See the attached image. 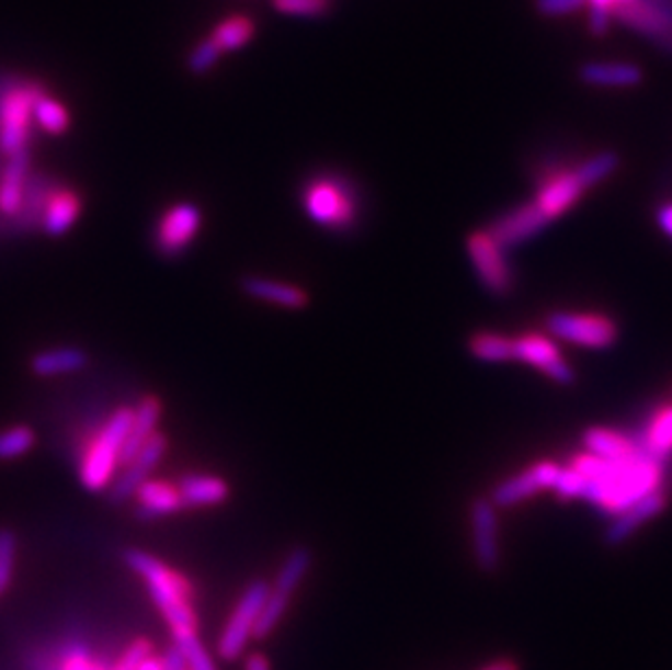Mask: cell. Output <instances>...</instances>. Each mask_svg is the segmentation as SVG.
Returning <instances> with one entry per match:
<instances>
[{
    "instance_id": "22",
    "label": "cell",
    "mask_w": 672,
    "mask_h": 670,
    "mask_svg": "<svg viewBox=\"0 0 672 670\" xmlns=\"http://www.w3.org/2000/svg\"><path fill=\"white\" fill-rule=\"evenodd\" d=\"M583 190L585 188L579 183L574 172L559 174L542 188L536 203H538L539 209L553 220V218L561 216L570 205H574L579 201V196L583 194Z\"/></svg>"
},
{
    "instance_id": "9",
    "label": "cell",
    "mask_w": 672,
    "mask_h": 670,
    "mask_svg": "<svg viewBox=\"0 0 672 670\" xmlns=\"http://www.w3.org/2000/svg\"><path fill=\"white\" fill-rule=\"evenodd\" d=\"M561 468L553 462H542L532 468H527L525 473L505 479L503 484L494 486V490L490 492V501L499 508V510H508L514 508L532 497L539 495L542 490H553L555 481L559 477Z\"/></svg>"
},
{
    "instance_id": "6",
    "label": "cell",
    "mask_w": 672,
    "mask_h": 670,
    "mask_svg": "<svg viewBox=\"0 0 672 670\" xmlns=\"http://www.w3.org/2000/svg\"><path fill=\"white\" fill-rule=\"evenodd\" d=\"M269 594L270 586L266 581H262V579L253 581L244 590V594H242V599H240V603H238V607H236L231 621L227 623L225 634H223V638L218 643V654L225 660L234 662L247 649V643L253 638L255 621H258V616L262 612V605H264Z\"/></svg>"
},
{
    "instance_id": "36",
    "label": "cell",
    "mask_w": 672,
    "mask_h": 670,
    "mask_svg": "<svg viewBox=\"0 0 672 670\" xmlns=\"http://www.w3.org/2000/svg\"><path fill=\"white\" fill-rule=\"evenodd\" d=\"M15 534L9 530H0V592L9 588L13 559H15Z\"/></svg>"
},
{
    "instance_id": "18",
    "label": "cell",
    "mask_w": 672,
    "mask_h": 670,
    "mask_svg": "<svg viewBox=\"0 0 672 670\" xmlns=\"http://www.w3.org/2000/svg\"><path fill=\"white\" fill-rule=\"evenodd\" d=\"M29 177V150L9 155V161L0 177V212L4 216H15L22 207Z\"/></svg>"
},
{
    "instance_id": "14",
    "label": "cell",
    "mask_w": 672,
    "mask_h": 670,
    "mask_svg": "<svg viewBox=\"0 0 672 670\" xmlns=\"http://www.w3.org/2000/svg\"><path fill=\"white\" fill-rule=\"evenodd\" d=\"M514 360L532 364L559 386H574L577 375L572 366L559 355L557 347L542 336H523L514 340Z\"/></svg>"
},
{
    "instance_id": "42",
    "label": "cell",
    "mask_w": 672,
    "mask_h": 670,
    "mask_svg": "<svg viewBox=\"0 0 672 670\" xmlns=\"http://www.w3.org/2000/svg\"><path fill=\"white\" fill-rule=\"evenodd\" d=\"M658 223L660 227L672 236V205H664L660 212H658Z\"/></svg>"
},
{
    "instance_id": "5",
    "label": "cell",
    "mask_w": 672,
    "mask_h": 670,
    "mask_svg": "<svg viewBox=\"0 0 672 670\" xmlns=\"http://www.w3.org/2000/svg\"><path fill=\"white\" fill-rule=\"evenodd\" d=\"M546 327L553 336L594 351L612 349L618 340V329L610 318L583 316L570 311H555L548 316Z\"/></svg>"
},
{
    "instance_id": "37",
    "label": "cell",
    "mask_w": 672,
    "mask_h": 670,
    "mask_svg": "<svg viewBox=\"0 0 672 670\" xmlns=\"http://www.w3.org/2000/svg\"><path fill=\"white\" fill-rule=\"evenodd\" d=\"M281 13L289 15H320L329 9V0H272Z\"/></svg>"
},
{
    "instance_id": "31",
    "label": "cell",
    "mask_w": 672,
    "mask_h": 670,
    "mask_svg": "<svg viewBox=\"0 0 672 670\" xmlns=\"http://www.w3.org/2000/svg\"><path fill=\"white\" fill-rule=\"evenodd\" d=\"M287 605H289V597L287 594H281L276 590H270L264 605H262V612L255 621V629H253V636L258 640L262 638H269L270 634L276 629V625L281 623L283 614L287 612Z\"/></svg>"
},
{
    "instance_id": "17",
    "label": "cell",
    "mask_w": 672,
    "mask_h": 670,
    "mask_svg": "<svg viewBox=\"0 0 672 670\" xmlns=\"http://www.w3.org/2000/svg\"><path fill=\"white\" fill-rule=\"evenodd\" d=\"M81 205L83 203H81L77 192H72V190H53L48 194L46 207L42 212L44 234H48L53 238L66 236L72 229V225L79 220Z\"/></svg>"
},
{
    "instance_id": "1",
    "label": "cell",
    "mask_w": 672,
    "mask_h": 670,
    "mask_svg": "<svg viewBox=\"0 0 672 670\" xmlns=\"http://www.w3.org/2000/svg\"><path fill=\"white\" fill-rule=\"evenodd\" d=\"M662 466L664 459L649 448L645 438L631 457L599 459L590 455L572 468H561L553 490L561 499H585L610 514H618L660 488Z\"/></svg>"
},
{
    "instance_id": "13",
    "label": "cell",
    "mask_w": 672,
    "mask_h": 670,
    "mask_svg": "<svg viewBox=\"0 0 672 670\" xmlns=\"http://www.w3.org/2000/svg\"><path fill=\"white\" fill-rule=\"evenodd\" d=\"M667 503H669V499L660 488L649 492L640 501L631 503L629 508L618 512L616 519L612 521V525L603 532V544L610 546V548L623 546L629 537L636 536L649 521L660 516L667 510Z\"/></svg>"
},
{
    "instance_id": "25",
    "label": "cell",
    "mask_w": 672,
    "mask_h": 670,
    "mask_svg": "<svg viewBox=\"0 0 672 670\" xmlns=\"http://www.w3.org/2000/svg\"><path fill=\"white\" fill-rule=\"evenodd\" d=\"M583 444L588 453L599 459H625L638 451V444L631 442L629 438L601 427L583 431Z\"/></svg>"
},
{
    "instance_id": "28",
    "label": "cell",
    "mask_w": 672,
    "mask_h": 670,
    "mask_svg": "<svg viewBox=\"0 0 672 670\" xmlns=\"http://www.w3.org/2000/svg\"><path fill=\"white\" fill-rule=\"evenodd\" d=\"M33 118L39 125L42 132L50 135L66 134L68 127H70V114H68L66 105H61L59 101H55V99H50L46 94H42L35 101Z\"/></svg>"
},
{
    "instance_id": "23",
    "label": "cell",
    "mask_w": 672,
    "mask_h": 670,
    "mask_svg": "<svg viewBox=\"0 0 672 670\" xmlns=\"http://www.w3.org/2000/svg\"><path fill=\"white\" fill-rule=\"evenodd\" d=\"M179 492L185 508L218 506L229 499V486L214 475H192L179 484Z\"/></svg>"
},
{
    "instance_id": "8",
    "label": "cell",
    "mask_w": 672,
    "mask_h": 670,
    "mask_svg": "<svg viewBox=\"0 0 672 670\" xmlns=\"http://www.w3.org/2000/svg\"><path fill=\"white\" fill-rule=\"evenodd\" d=\"M468 255L472 260V266L477 270L481 283L494 296H508L512 292L514 279L508 269L503 251L486 231L472 234L468 238Z\"/></svg>"
},
{
    "instance_id": "2",
    "label": "cell",
    "mask_w": 672,
    "mask_h": 670,
    "mask_svg": "<svg viewBox=\"0 0 672 670\" xmlns=\"http://www.w3.org/2000/svg\"><path fill=\"white\" fill-rule=\"evenodd\" d=\"M125 561L129 568H134L135 572L144 577L155 605L161 610L172 632H194L196 629V616L187 603L190 583L179 572L170 570L157 557L144 550H137V548L125 550Z\"/></svg>"
},
{
    "instance_id": "10",
    "label": "cell",
    "mask_w": 672,
    "mask_h": 670,
    "mask_svg": "<svg viewBox=\"0 0 672 670\" xmlns=\"http://www.w3.org/2000/svg\"><path fill=\"white\" fill-rule=\"evenodd\" d=\"M550 218L539 209L538 203H527L501 218H497L488 227V236L501 247V251L516 249L519 245L536 238L539 231L548 227Z\"/></svg>"
},
{
    "instance_id": "20",
    "label": "cell",
    "mask_w": 672,
    "mask_h": 670,
    "mask_svg": "<svg viewBox=\"0 0 672 670\" xmlns=\"http://www.w3.org/2000/svg\"><path fill=\"white\" fill-rule=\"evenodd\" d=\"M161 418V401L157 397H144L135 407L134 422L129 429V435L123 446L121 464L127 466L139 448L157 433V422Z\"/></svg>"
},
{
    "instance_id": "43",
    "label": "cell",
    "mask_w": 672,
    "mask_h": 670,
    "mask_svg": "<svg viewBox=\"0 0 672 670\" xmlns=\"http://www.w3.org/2000/svg\"><path fill=\"white\" fill-rule=\"evenodd\" d=\"M247 670H270L269 660L262 654H251L247 658Z\"/></svg>"
},
{
    "instance_id": "40",
    "label": "cell",
    "mask_w": 672,
    "mask_h": 670,
    "mask_svg": "<svg viewBox=\"0 0 672 670\" xmlns=\"http://www.w3.org/2000/svg\"><path fill=\"white\" fill-rule=\"evenodd\" d=\"M161 662H163V670H187V662H185V658H183V654L176 645L168 649V654Z\"/></svg>"
},
{
    "instance_id": "41",
    "label": "cell",
    "mask_w": 672,
    "mask_h": 670,
    "mask_svg": "<svg viewBox=\"0 0 672 670\" xmlns=\"http://www.w3.org/2000/svg\"><path fill=\"white\" fill-rule=\"evenodd\" d=\"M588 4H590V13L610 15V13L618 11V2L616 0H588Z\"/></svg>"
},
{
    "instance_id": "29",
    "label": "cell",
    "mask_w": 672,
    "mask_h": 670,
    "mask_svg": "<svg viewBox=\"0 0 672 670\" xmlns=\"http://www.w3.org/2000/svg\"><path fill=\"white\" fill-rule=\"evenodd\" d=\"M620 166V157L614 150H603L594 157H590L588 161H583L574 172V177L579 179V183L588 190L601 181H605L607 177H612Z\"/></svg>"
},
{
    "instance_id": "4",
    "label": "cell",
    "mask_w": 672,
    "mask_h": 670,
    "mask_svg": "<svg viewBox=\"0 0 672 670\" xmlns=\"http://www.w3.org/2000/svg\"><path fill=\"white\" fill-rule=\"evenodd\" d=\"M42 86L18 83L0 96V150L7 155L26 148L29 127L33 121L35 101L42 96Z\"/></svg>"
},
{
    "instance_id": "45",
    "label": "cell",
    "mask_w": 672,
    "mask_h": 670,
    "mask_svg": "<svg viewBox=\"0 0 672 670\" xmlns=\"http://www.w3.org/2000/svg\"><path fill=\"white\" fill-rule=\"evenodd\" d=\"M481 670H521L519 669V665L516 662H512V660H497V662H492V665H488V667H483Z\"/></svg>"
},
{
    "instance_id": "38",
    "label": "cell",
    "mask_w": 672,
    "mask_h": 670,
    "mask_svg": "<svg viewBox=\"0 0 672 670\" xmlns=\"http://www.w3.org/2000/svg\"><path fill=\"white\" fill-rule=\"evenodd\" d=\"M585 4L588 0H536V7L544 15H566L583 9Z\"/></svg>"
},
{
    "instance_id": "3",
    "label": "cell",
    "mask_w": 672,
    "mask_h": 670,
    "mask_svg": "<svg viewBox=\"0 0 672 670\" xmlns=\"http://www.w3.org/2000/svg\"><path fill=\"white\" fill-rule=\"evenodd\" d=\"M134 407L116 409L96 438L86 446L79 479L90 492H103L112 486L116 468L121 466V455L125 440L134 422Z\"/></svg>"
},
{
    "instance_id": "7",
    "label": "cell",
    "mask_w": 672,
    "mask_h": 670,
    "mask_svg": "<svg viewBox=\"0 0 672 670\" xmlns=\"http://www.w3.org/2000/svg\"><path fill=\"white\" fill-rule=\"evenodd\" d=\"M470 534L477 568L486 575L499 572L503 559L499 537V508L488 497H477L470 503Z\"/></svg>"
},
{
    "instance_id": "15",
    "label": "cell",
    "mask_w": 672,
    "mask_h": 670,
    "mask_svg": "<svg viewBox=\"0 0 672 670\" xmlns=\"http://www.w3.org/2000/svg\"><path fill=\"white\" fill-rule=\"evenodd\" d=\"M135 499H137L135 514L141 521L161 519V516L174 514V512L185 508L183 499H181V492H179V486H170L166 481H150V479H146L135 490Z\"/></svg>"
},
{
    "instance_id": "33",
    "label": "cell",
    "mask_w": 672,
    "mask_h": 670,
    "mask_svg": "<svg viewBox=\"0 0 672 670\" xmlns=\"http://www.w3.org/2000/svg\"><path fill=\"white\" fill-rule=\"evenodd\" d=\"M174 645L181 649L187 670H218L194 632H174Z\"/></svg>"
},
{
    "instance_id": "32",
    "label": "cell",
    "mask_w": 672,
    "mask_h": 670,
    "mask_svg": "<svg viewBox=\"0 0 672 670\" xmlns=\"http://www.w3.org/2000/svg\"><path fill=\"white\" fill-rule=\"evenodd\" d=\"M35 446V431L26 424H18L0 431V459H15Z\"/></svg>"
},
{
    "instance_id": "46",
    "label": "cell",
    "mask_w": 672,
    "mask_h": 670,
    "mask_svg": "<svg viewBox=\"0 0 672 670\" xmlns=\"http://www.w3.org/2000/svg\"><path fill=\"white\" fill-rule=\"evenodd\" d=\"M137 670H163V662H161V660H150V658H146Z\"/></svg>"
},
{
    "instance_id": "21",
    "label": "cell",
    "mask_w": 672,
    "mask_h": 670,
    "mask_svg": "<svg viewBox=\"0 0 672 670\" xmlns=\"http://www.w3.org/2000/svg\"><path fill=\"white\" fill-rule=\"evenodd\" d=\"M88 353L79 347H59V349H48L37 353L31 360V371L37 377H59V375H70L79 373L88 366Z\"/></svg>"
},
{
    "instance_id": "12",
    "label": "cell",
    "mask_w": 672,
    "mask_h": 670,
    "mask_svg": "<svg viewBox=\"0 0 672 670\" xmlns=\"http://www.w3.org/2000/svg\"><path fill=\"white\" fill-rule=\"evenodd\" d=\"M168 448V440L163 433H155L135 455L134 459L127 464L125 473L121 477H116L110 486V501L114 506L118 503H127L129 499H134L135 490L148 479V475L152 473V468L161 462V457L166 455Z\"/></svg>"
},
{
    "instance_id": "35",
    "label": "cell",
    "mask_w": 672,
    "mask_h": 670,
    "mask_svg": "<svg viewBox=\"0 0 672 670\" xmlns=\"http://www.w3.org/2000/svg\"><path fill=\"white\" fill-rule=\"evenodd\" d=\"M223 53L218 50V46L205 37L201 44L194 46V50L190 53L187 57V68L194 72V75H205L207 70H212L218 61H220Z\"/></svg>"
},
{
    "instance_id": "39",
    "label": "cell",
    "mask_w": 672,
    "mask_h": 670,
    "mask_svg": "<svg viewBox=\"0 0 672 670\" xmlns=\"http://www.w3.org/2000/svg\"><path fill=\"white\" fill-rule=\"evenodd\" d=\"M150 654V643L148 640H137L134 647L118 660L116 669L114 670H137L139 665L148 658Z\"/></svg>"
},
{
    "instance_id": "16",
    "label": "cell",
    "mask_w": 672,
    "mask_h": 670,
    "mask_svg": "<svg viewBox=\"0 0 672 670\" xmlns=\"http://www.w3.org/2000/svg\"><path fill=\"white\" fill-rule=\"evenodd\" d=\"M305 205H307L309 216L320 225L342 227L351 218V207H349L346 198L342 196V192L335 185H331L327 181L309 188Z\"/></svg>"
},
{
    "instance_id": "34",
    "label": "cell",
    "mask_w": 672,
    "mask_h": 670,
    "mask_svg": "<svg viewBox=\"0 0 672 670\" xmlns=\"http://www.w3.org/2000/svg\"><path fill=\"white\" fill-rule=\"evenodd\" d=\"M647 444L649 448L662 457L664 462L671 457L672 453V407H669L667 411H662L658 416V420L653 422L651 431L647 433Z\"/></svg>"
},
{
    "instance_id": "30",
    "label": "cell",
    "mask_w": 672,
    "mask_h": 670,
    "mask_svg": "<svg viewBox=\"0 0 672 670\" xmlns=\"http://www.w3.org/2000/svg\"><path fill=\"white\" fill-rule=\"evenodd\" d=\"M470 353L481 362H508L514 360V340L499 333H477L470 340Z\"/></svg>"
},
{
    "instance_id": "27",
    "label": "cell",
    "mask_w": 672,
    "mask_h": 670,
    "mask_svg": "<svg viewBox=\"0 0 672 670\" xmlns=\"http://www.w3.org/2000/svg\"><path fill=\"white\" fill-rule=\"evenodd\" d=\"M311 559H314V553H311L307 546H296V548H292V550L287 553L283 566H281L278 572H276V579H274V588H272V590L292 597V594L296 592V588L300 586V581L305 579V575L309 572Z\"/></svg>"
},
{
    "instance_id": "26",
    "label": "cell",
    "mask_w": 672,
    "mask_h": 670,
    "mask_svg": "<svg viewBox=\"0 0 672 670\" xmlns=\"http://www.w3.org/2000/svg\"><path fill=\"white\" fill-rule=\"evenodd\" d=\"M581 79L599 88H631L642 81V70L634 64H588Z\"/></svg>"
},
{
    "instance_id": "44",
    "label": "cell",
    "mask_w": 672,
    "mask_h": 670,
    "mask_svg": "<svg viewBox=\"0 0 672 670\" xmlns=\"http://www.w3.org/2000/svg\"><path fill=\"white\" fill-rule=\"evenodd\" d=\"M66 670H96L88 660H86V656H81V654H75L72 658H70V662H68V669Z\"/></svg>"
},
{
    "instance_id": "19",
    "label": "cell",
    "mask_w": 672,
    "mask_h": 670,
    "mask_svg": "<svg viewBox=\"0 0 672 670\" xmlns=\"http://www.w3.org/2000/svg\"><path fill=\"white\" fill-rule=\"evenodd\" d=\"M240 285L249 296L285 307V309H303L309 303L307 294L300 287L283 283V281L266 279V276H244Z\"/></svg>"
},
{
    "instance_id": "24",
    "label": "cell",
    "mask_w": 672,
    "mask_h": 670,
    "mask_svg": "<svg viewBox=\"0 0 672 670\" xmlns=\"http://www.w3.org/2000/svg\"><path fill=\"white\" fill-rule=\"evenodd\" d=\"M255 33H258V24L251 15L231 13L214 26V31L209 33V39L225 55V53H234V50L244 48L255 37Z\"/></svg>"
},
{
    "instance_id": "47",
    "label": "cell",
    "mask_w": 672,
    "mask_h": 670,
    "mask_svg": "<svg viewBox=\"0 0 672 670\" xmlns=\"http://www.w3.org/2000/svg\"><path fill=\"white\" fill-rule=\"evenodd\" d=\"M616 2H618V11H620V9H625V7H629V4H634V2H638V0H616ZM618 11H616V13H618Z\"/></svg>"
},
{
    "instance_id": "11",
    "label": "cell",
    "mask_w": 672,
    "mask_h": 670,
    "mask_svg": "<svg viewBox=\"0 0 672 670\" xmlns=\"http://www.w3.org/2000/svg\"><path fill=\"white\" fill-rule=\"evenodd\" d=\"M203 214L194 203H179L166 212L157 229V249L166 258L183 253L196 238Z\"/></svg>"
}]
</instances>
